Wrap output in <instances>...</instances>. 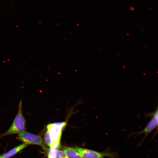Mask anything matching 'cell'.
<instances>
[{"instance_id": "5", "label": "cell", "mask_w": 158, "mask_h": 158, "mask_svg": "<svg viewBox=\"0 0 158 158\" xmlns=\"http://www.w3.org/2000/svg\"><path fill=\"white\" fill-rule=\"evenodd\" d=\"M17 138L23 143L28 145H37L41 146L44 150L47 149V146L44 138L40 135L25 131L19 134Z\"/></svg>"}, {"instance_id": "4", "label": "cell", "mask_w": 158, "mask_h": 158, "mask_svg": "<svg viewBox=\"0 0 158 158\" xmlns=\"http://www.w3.org/2000/svg\"><path fill=\"white\" fill-rule=\"evenodd\" d=\"M158 107H157L156 109L154 112L149 114H146L145 116L151 117L152 118L147 124L145 128L142 130L136 132H132L130 133L129 135V137L133 135H140L144 134L145 136L140 143L137 145L139 147L141 145L144 140L147 137V135L152 130L158 127Z\"/></svg>"}, {"instance_id": "1", "label": "cell", "mask_w": 158, "mask_h": 158, "mask_svg": "<svg viewBox=\"0 0 158 158\" xmlns=\"http://www.w3.org/2000/svg\"><path fill=\"white\" fill-rule=\"evenodd\" d=\"M68 120L50 123L46 126L44 135L45 143L51 149H58L60 146L62 132L67 125Z\"/></svg>"}, {"instance_id": "2", "label": "cell", "mask_w": 158, "mask_h": 158, "mask_svg": "<svg viewBox=\"0 0 158 158\" xmlns=\"http://www.w3.org/2000/svg\"><path fill=\"white\" fill-rule=\"evenodd\" d=\"M22 101L20 100L18 112L9 128L0 135V138L13 134H20L25 131L26 120L23 114Z\"/></svg>"}, {"instance_id": "3", "label": "cell", "mask_w": 158, "mask_h": 158, "mask_svg": "<svg viewBox=\"0 0 158 158\" xmlns=\"http://www.w3.org/2000/svg\"><path fill=\"white\" fill-rule=\"evenodd\" d=\"M75 149L85 158H118V155L116 152H112L109 149L102 152L76 147Z\"/></svg>"}, {"instance_id": "6", "label": "cell", "mask_w": 158, "mask_h": 158, "mask_svg": "<svg viewBox=\"0 0 158 158\" xmlns=\"http://www.w3.org/2000/svg\"><path fill=\"white\" fill-rule=\"evenodd\" d=\"M28 145L23 143L12 149L7 152L0 155V158H9L27 147Z\"/></svg>"}, {"instance_id": "8", "label": "cell", "mask_w": 158, "mask_h": 158, "mask_svg": "<svg viewBox=\"0 0 158 158\" xmlns=\"http://www.w3.org/2000/svg\"><path fill=\"white\" fill-rule=\"evenodd\" d=\"M57 149L50 148L48 151L47 158H56Z\"/></svg>"}, {"instance_id": "7", "label": "cell", "mask_w": 158, "mask_h": 158, "mask_svg": "<svg viewBox=\"0 0 158 158\" xmlns=\"http://www.w3.org/2000/svg\"><path fill=\"white\" fill-rule=\"evenodd\" d=\"M70 158H85L75 148L71 147H66L63 150Z\"/></svg>"}, {"instance_id": "9", "label": "cell", "mask_w": 158, "mask_h": 158, "mask_svg": "<svg viewBox=\"0 0 158 158\" xmlns=\"http://www.w3.org/2000/svg\"><path fill=\"white\" fill-rule=\"evenodd\" d=\"M56 158H70L63 151L57 150Z\"/></svg>"}]
</instances>
